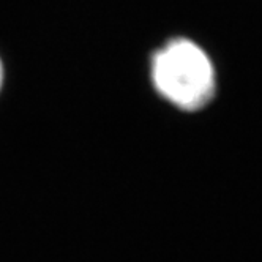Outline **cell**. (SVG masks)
<instances>
[{"label":"cell","mask_w":262,"mask_h":262,"mask_svg":"<svg viewBox=\"0 0 262 262\" xmlns=\"http://www.w3.org/2000/svg\"><path fill=\"white\" fill-rule=\"evenodd\" d=\"M152 78L161 95L185 111L202 109L215 93L210 59L186 38L172 40L155 54Z\"/></svg>","instance_id":"1"},{"label":"cell","mask_w":262,"mask_h":262,"mask_svg":"<svg viewBox=\"0 0 262 262\" xmlns=\"http://www.w3.org/2000/svg\"><path fill=\"white\" fill-rule=\"evenodd\" d=\"M0 82H2V65H0Z\"/></svg>","instance_id":"2"}]
</instances>
